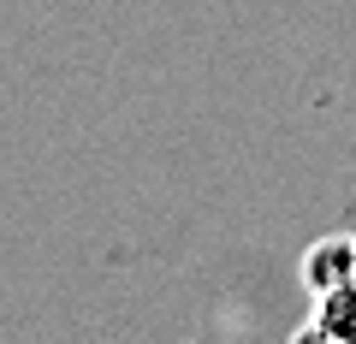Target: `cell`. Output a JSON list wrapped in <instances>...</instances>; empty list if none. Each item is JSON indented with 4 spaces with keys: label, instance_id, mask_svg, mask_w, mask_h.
Returning <instances> with one entry per match:
<instances>
[{
    "label": "cell",
    "instance_id": "1",
    "mask_svg": "<svg viewBox=\"0 0 356 344\" xmlns=\"http://www.w3.org/2000/svg\"><path fill=\"white\" fill-rule=\"evenodd\" d=\"M356 279V238L344 231V238H321L315 249L303 255V285H309V297H327V291H339V285H350Z\"/></svg>",
    "mask_w": 356,
    "mask_h": 344
},
{
    "label": "cell",
    "instance_id": "2",
    "mask_svg": "<svg viewBox=\"0 0 356 344\" xmlns=\"http://www.w3.org/2000/svg\"><path fill=\"white\" fill-rule=\"evenodd\" d=\"M315 320L332 332V338H344V344H356V279L350 285H339V291H327V297H315Z\"/></svg>",
    "mask_w": 356,
    "mask_h": 344
},
{
    "label": "cell",
    "instance_id": "3",
    "mask_svg": "<svg viewBox=\"0 0 356 344\" xmlns=\"http://www.w3.org/2000/svg\"><path fill=\"white\" fill-rule=\"evenodd\" d=\"M291 344H344V338H332V332H327V327H321V320H309V327H303V332H297V338H291Z\"/></svg>",
    "mask_w": 356,
    "mask_h": 344
}]
</instances>
